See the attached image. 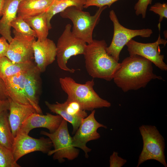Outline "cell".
Listing matches in <instances>:
<instances>
[{"label":"cell","instance_id":"6da1fadb","mask_svg":"<svg viewBox=\"0 0 167 167\" xmlns=\"http://www.w3.org/2000/svg\"><path fill=\"white\" fill-rule=\"evenodd\" d=\"M162 79L153 72L152 63L138 55H130L120 63L113 79L124 92L145 87L152 80Z\"/></svg>","mask_w":167,"mask_h":167},{"label":"cell","instance_id":"7a4b0ae2","mask_svg":"<svg viewBox=\"0 0 167 167\" xmlns=\"http://www.w3.org/2000/svg\"><path fill=\"white\" fill-rule=\"evenodd\" d=\"M107 46L105 40L93 39L87 44L83 55L86 69L90 76L110 81L120 67V63L107 53Z\"/></svg>","mask_w":167,"mask_h":167},{"label":"cell","instance_id":"3957f363","mask_svg":"<svg viewBox=\"0 0 167 167\" xmlns=\"http://www.w3.org/2000/svg\"><path fill=\"white\" fill-rule=\"evenodd\" d=\"M62 90L67 98L78 102L85 111H91L102 108H109L111 103L101 98L94 90L93 79L84 84L77 83L72 78L65 77L59 79Z\"/></svg>","mask_w":167,"mask_h":167},{"label":"cell","instance_id":"277c9868","mask_svg":"<svg viewBox=\"0 0 167 167\" xmlns=\"http://www.w3.org/2000/svg\"><path fill=\"white\" fill-rule=\"evenodd\" d=\"M107 7L104 6L99 8L95 14L91 15L89 12L72 6L60 12V15L62 18L72 21V33L88 44L92 41L93 30L100 20L102 12Z\"/></svg>","mask_w":167,"mask_h":167},{"label":"cell","instance_id":"5b68a950","mask_svg":"<svg viewBox=\"0 0 167 167\" xmlns=\"http://www.w3.org/2000/svg\"><path fill=\"white\" fill-rule=\"evenodd\" d=\"M139 130L143 145L137 167L148 160H154L167 167L164 152L165 139L156 127L154 126L143 125L139 127Z\"/></svg>","mask_w":167,"mask_h":167},{"label":"cell","instance_id":"8992f818","mask_svg":"<svg viewBox=\"0 0 167 167\" xmlns=\"http://www.w3.org/2000/svg\"><path fill=\"white\" fill-rule=\"evenodd\" d=\"M71 28L70 24H67L58 38L56 45V57L58 65L61 69L73 73L75 70L68 67L67 62L72 56L83 55L87 44L72 33Z\"/></svg>","mask_w":167,"mask_h":167},{"label":"cell","instance_id":"52a82bcc","mask_svg":"<svg viewBox=\"0 0 167 167\" xmlns=\"http://www.w3.org/2000/svg\"><path fill=\"white\" fill-rule=\"evenodd\" d=\"M40 133L48 136L51 141L54 148L50 150L47 154L49 156L53 155L54 160L62 163L65 161V158L72 160L78 156L79 150L73 145L67 122L65 120L63 119L59 127L53 133L41 131Z\"/></svg>","mask_w":167,"mask_h":167},{"label":"cell","instance_id":"ba28073f","mask_svg":"<svg viewBox=\"0 0 167 167\" xmlns=\"http://www.w3.org/2000/svg\"><path fill=\"white\" fill-rule=\"evenodd\" d=\"M109 17L113 23V34L111 42L106 50L107 53L117 62L119 60L121 51L131 40L137 36L150 37L153 33L150 28L134 30L125 27L120 23L113 10L110 11Z\"/></svg>","mask_w":167,"mask_h":167},{"label":"cell","instance_id":"9c48e42d","mask_svg":"<svg viewBox=\"0 0 167 167\" xmlns=\"http://www.w3.org/2000/svg\"><path fill=\"white\" fill-rule=\"evenodd\" d=\"M167 41L161 38L160 34L154 42L142 43L131 39L126 45L130 55H137L149 60L160 70H167V65L164 62V56L161 54L159 45L165 46Z\"/></svg>","mask_w":167,"mask_h":167},{"label":"cell","instance_id":"30bf717a","mask_svg":"<svg viewBox=\"0 0 167 167\" xmlns=\"http://www.w3.org/2000/svg\"><path fill=\"white\" fill-rule=\"evenodd\" d=\"M53 144L49 138H32L24 133L18 132L14 138L11 150L16 161L30 153L40 151L47 153L51 150Z\"/></svg>","mask_w":167,"mask_h":167},{"label":"cell","instance_id":"8fae6325","mask_svg":"<svg viewBox=\"0 0 167 167\" xmlns=\"http://www.w3.org/2000/svg\"><path fill=\"white\" fill-rule=\"evenodd\" d=\"M95 110L83 120L80 125L72 137L73 145L75 148L82 149L86 158L88 157V152L91 149L88 147L86 144L88 142L98 139L101 137L97 130L100 127L107 128V126L98 122L95 117Z\"/></svg>","mask_w":167,"mask_h":167},{"label":"cell","instance_id":"7c38bea8","mask_svg":"<svg viewBox=\"0 0 167 167\" xmlns=\"http://www.w3.org/2000/svg\"><path fill=\"white\" fill-rule=\"evenodd\" d=\"M14 36L9 43L6 56L13 62L24 63L34 58L33 44L35 37L22 34L13 31Z\"/></svg>","mask_w":167,"mask_h":167},{"label":"cell","instance_id":"4fadbf2b","mask_svg":"<svg viewBox=\"0 0 167 167\" xmlns=\"http://www.w3.org/2000/svg\"><path fill=\"white\" fill-rule=\"evenodd\" d=\"M45 104L51 112L60 115L72 124V134H75L83 119L88 116L87 113L78 102L68 98L63 103L57 102L51 104L46 101Z\"/></svg>","mask_w":167,"mask_h":167},{"label":"cell","instance_id":"5bb4252c","mask_svg":"<svg viewBox=\"0 0 167 167\" xmlns=\"http://www.w3.org/2000/svg\"><path fill=\"white\" fill-rule=\"evenodd\" d=\"M33 48L35 66L41 73L43 72L55 59L56 45L53 41L47 38L42 41L35 40Z\"/></svg>","mask_w":167,"mask_h":167},{"label":"cell","instance_id":"9a60e30c","mask_svg":"<svg viewBox=\"0 0 167 167\" xmlns=\"http://www.w3.org/2000/svg\"><path fill=\"white\" fill-rule=\"evenodd\" d=\"M63 118L59 115H53L49 113L46 115L35 113L30 115L24 122L18 132L28 134L35 128L43 127L49 131V133L54 132L60 125Z\"/></svg>","mask_w":167,"mask_h":167},{"label":"cell","instance_id":"2e32d148","mask_svg":"<svg viewBox=\"0 0 167 167\" xmlns=\"http://www.w3.org/2000/svg\"><path fill=\"white\" fill-rule=\"evenodd\" d=\"M40 73L35 65L26 71L25 90L29 104L36 113L42 114V110L39 104L41 87Z\"/></svg>","mask_w":167,"mask_h":167},{"label":"cell","instance_id":"e0dca14e","mask_svg":"<svg viewBox=\"0 0 167 167\" xmlns=\"http://www.w3.org/2000/svg\"><path fill=\"white\" fill-rule=\"evenodd\" d=\"M26 71L19 72L2 80L9 98L20 104L30 105L25 90Z\"/></svg>","mask_w":167,"mask_h":167},{"label":"cell","instance_id":"ac0fdd59","mask_svg":"<svg viewBox=\"0 0 167 167\" xmlns=\"http://www.w3.org/2000/svg\"><path fill=\"white\" fill-rule=\"evenodd\" d=\"M8 120L12 134L15 137L24 122L32 113H36L30 105L21 104L16 102L10 98Z\"/></svg>","mask_w":167,"mask_h":167},{"label":"cell","instance_id":"d6986e66","mask_svg":"<svg viewBox=\"0 0 167 167\" xmlns=\"http://www.w3.org/2000/svg\"><path fill=\"white\" fill-rule=\"evenodd\" d=\"M22 0H4L2 15L0 19V34L10 43L13 39L11 24L17 17L18 6Z\"/></svg>","mask_w":167,"mask_h":167},{"label":"cell","instance_id":"ffe728a7","mask_svg":"<svg viewBox=\"0 0 167 167\" xmlns=\"http://www.w3.org/2000/svg\"><path fill=\"white\" fill-rule=\"evenodd\" d=\"M53 0H22L20 2L17 16L25 19L46 12Z\"/></svg>","mask_w":167,"mask_h":167},{"label":"cell","instance_id":"44dd1931","mask_svg":"<svg viewBox=\"0 0 167 167\" xmlns=\"http://www.w3.org/2000/svg\"><path fill=\"white\" fill-rule=\"evenodd\" d=\"M34 65L32 62L17 63L3 57L0 58V79L2 80L19 72L26 71Z\"/></svg>","mask_w":167,"mask_h":167},{"label":"cell","instance_id":"7402d4cb","mask_svg":"<svg viewBox=\"0 0 167 167\" xmlns=\"http://www.w3.org/2000/svg\"><path fill=\"white\" fill-rule=\"evenodd\" d=\"M46 13L24 19L35 31L38 40L40 41L47 38L50 30L47 22Z\"/></svg>","mask_w":167,"mask_h":167},{"label":"cell","instance_id":"603a6c76","mask_svg":"<svg viewBox=\"0 0 167 167\" xmlns=\"http://www.w3.org/2000/svg\"><path fill=\"white\" fill-rule=\"evenodd\" d=\"M85 2V0H62L52 4L46 13L47 22L49 29L52 28L50 21L54 15L71 6H75L83 10Z\"/></svg>","mask_w":167,"mask_h":167},{"label":"cell","instance_id":"cb8c5ba5","mask_svg":"<svg viewBox=\"0 0 167 167\" xmlns=\"http://www.w3.org/2000/svg\"><path fill=\"white\" fill-rule=\"evenodd\" d=\"M8 110L0 114V144L11 150L14 139L8 120Z\"/></svg>","mask_w":167,"mask_h":167},{"label":"cell","instance_id":"d4e9b609","mask_svg":"<svg viewBox=\"0 0 167 167\" xmlns=\"http://www.w3.org/2000/svg\"><path fill=\"white\" fill-rule=\"evenodd\" d=\"M11 26L19 33L25 35L36 37L35 31L21 16L17 15L16 18L11 22Z\"/></svg>","mask_w":167,"mask_h":167},{"label":"cell","instance_id":"484cf974","mask_svg":"<svg viewBox=\"0 0 167 167\" xmlns=\"http://www.w3.org/2000/svg\"><path fill=\"white\" fill-rule=\"evenodd\" d=\"M11 149L0 144V167H20Z\"/></svg>","mask_w":167,"mask_h":167},{"label":"cell","instance_id":"4316f807","mask_svg":"<svg viewBox=\"0 0 167 167\" xmlns=\"http://www.w3.org/2000/svg\"><path fill=\"white\" fill-rule=\"evenodd\" d=\"M149 10L159 15V25H158V27L160 29V23L162 21L164 18H167V3H161L160 2L155 3L153 5L151 6Z\"/></svg>","mask_w":167,"mask_h":167},{"label":"cell","instance_id":"83f0119b","mask_svg":"<svg viewBox=\"0 0 167 167\" xmlns=\"http://www.w3.org/2000/svg\"><path fill=\"white\" fill-rule=\"evenodd\" d=\"M152 0H138L134 6L136 15H141L143 18H145L148 6L152 3Z\"/></svg>","mask_w":167,"mask_h":167},{"label":"cell","instance_id":"f1b7e54d","mask_svg":"<svg viewBox=\"0 0 167 167\" xmlns=\"http://www.w3.org/2000/svg\"><path fill=\"white\" fill-rule=\"evenodd\" d=\"M119 0H85L84 8H87L92 6H96L99 8L104 6L109 7L115 2Z\"/></svg>","mask_w":167,"mask_h":167},{"label":"cell","instance_id":"f546056e","mask_svg":"<svg viewBox=\"0 0 167 167\" xmlns=\"http://www.w3.org/2000/svg\"><path fill=\"white\" fill-rule=\"evenodd\" d=\"M109 161L110 167H122L126 163L127 160L118 156L117 152L113 151L110 156Z\"/></svg>","mask_w":167,"mask_h":167},{"label":"cell","instance_id":"4dcf8cb0","mask_svg":"<svg viewBox=\"0 0 167 167\" xmlns=\"http://www.w3.org/2000/svg\"><path fill=\"white\" fill-rule=\"evenodd\" d=\"M7 41L3 36L0 38V58L6 56L9 45Z\"/></svg>","mask_w":167,"mask_h":167},{"label":"cell","instance_id":"1f68e13d","mask_svg":"<svg viewBox=\"0 0 167 167\" xmlns=\"http://www.w3.org/2000/svg\"><path fill=\"white\" fill-rule=\"evenodd\" d=\"M10 107V102L8 98L3 100L0 98V114L4 111L9 110Z\"/></svg>","mask_w":167,"mask_h":167},{"label":"cell","instance_id":"d6a6232c","mask_svg":"<svg viewBox=\"0 0 167 167\" xmlns=\"http://www.w3.org/2000/svg\"><path fill=\"white\" fill-rule=\"evenodd\" d=\"M0 98L3 100L8 98L6 90L3 81L0 79Z\"/></svg>","mask_w":167,"mask_h":167},{"label":"cell","instance_id":"836d02e7","mask_svg":"<svg viewBox=\"0 0 167 167\" xmlns=\"http://www.w3.org/2000/svg\"><path fill=\"white\" fill-rule=\"evenodd\" d=\"M4 0H0V16L2 15V9Z\"/></svg>","mask_w":167,"mask_h":167},{"label":"cell","instance_id":"e575fe53","mask_svg":"<svg viewBox=\"0 0 167 167\" xmlns=\"http://www.w3.org/2000/svg\"><path fill=\"white\" fill-rule=\"evenodd\" d=\"M62 0H53V2L52 4L55 3L56 2H59Z\"/></svg>","mask_w":167,"mask_h":167}]
</instances>
